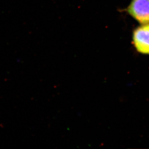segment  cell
Here are the masks:
<instances>
[{
  "label": "cell",
  "mask_w": 149,
  "mask_h": 149,
  "mask_svg": "<svg viewBox=\"0 0 149 149\" xmlns=\"http://www.w3.org/2000/svg\"><path fill=\"white\" fill-rule=\"evenodd\" d=\"M141 24L149 23V0H131L123 10Z\"/></svg>",
  "instance_id": "1"
},
{
  "label": "cell",
  "mask_w": 149,
  "mask_h": 149,
  "mask_svg": "<svg viewBox=\"0 0 149 149\" xmlns=\"http://www.w3.org/2000/svg\"><path fill=\"white\" fill-rule=\"evenodd\" d=\"M132 42L137 52L149 55V23L141 24L134 30Z\"/></svg>",
  "instance_id": "2"
}]
</instances>
